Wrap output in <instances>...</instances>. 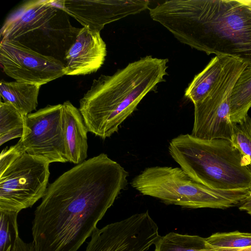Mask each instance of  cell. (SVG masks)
<instances>
[{"label":"cell","mask_w":251,"mask_h":251,"mask_svg":"<svg viewBox=\"0 0 251 251\" xmlns=\"http://www.w3.org/2000/svg\"><path fill=\"white\" fill-rule=\"evenodd\" d=\"M14 251H34L32 243H26L19 236L16 241Z\"/></svg>","instance_id":"cell-24"},{"label":"cell","mask_w":251,"mask_h":251,"mask_svg":"<svg viewBox=\"0 0 251 251\" xmlns=\"http://www.w3.org/2000/svg\"><path fill=\"white\" fill-rule=\"evenodd\" d=\"M242 2L251 7V0H241Z\"/></svg>","instance_id":"cell-26"},{"label":"cell","mask_w":251,"mask_h":251,"mask_svg":"<svg viewBox=\"0 0 251 251\" xmlns=\"http://www.w3.org/2000/svg\"><path fill=\"white\" fill-rule=\"evenodd\" d=\"M25 115L9 103L0 102V146L17 138L25 131Z\"/></svg>","instance_id":"cell-19"},{"label":"cell","mask_w":251,"mask_h":251,"mask_svg":"<svg viewBox=\"0 0 251 251\" xmlns=\"http://www.w3.org/2000/svg\"><path fill=\"white\" fill-rule=\"evenodd\" d=\"M227 56L216 55L196 75L185 89L184 96L195 104L204 100L219 81Z\"/></svg>","instance_id":"cell-16"},{"label":"cell","mask_w":251,"mask_h":251,"mask_svg":"<svg viewBox=\"0 0 251 251\" xmlns=\"http://www.w3.org/2000/svg\"><path fill=\"white\" fill-rule=\"evenodd\" d=\"M149 13L181 43L251 67V7L241 0H171Z\"/></svg>","instance_id":"cell-2"},{"label":"cell","mask_w":251,"mask_h":251,"mask_svg":"<svg viewBox=\"0 0 251 251\" xmlns=\"http://www.w3.org/2000/svg\"><path fill=\"white\" fill-rule=\"evenodd\" d=\"M247 66L239 59L227 56L218 82L204 100L194 104L192 135L204 140H231V94L237 79Z\"/></svg>","instance_id":"cell-7"},{"label":"cell","mask_w":251,"mask_h":251,"mask_svg":"<svg viewBox=\"0 0 251 251\" xmlns=\"http://www.w3.org/2000/svg\"><path fill=\"white\" fill-rule=\"evenodd\" d=\"M131 185L143 195L190 208H228L239 205L251 192L211 189L194 180L181 168L168 166L147 168Z\"/></svg>","instance_id":"cell-6"},{"label":"cell","mask_w":251,"mask_h":251,"mask_svg":"<svg viewBox=\"0 0 251 251\" xmlns=\"http://www.w3.org/2000/svg\"><path fill=\"white\" fill-rule=\"evenodd\" d=\"M160 236L148 211L94 231L84 251H146Z\"/></svg>","instance_id":"cell-10"},{"label":"cell","mask_w":251,"mask_h":251,"mask_svg":"<svg viewBox=\"0 0 251 251\" xmlns=\"http://www.w3.org/2000/svg\"><path fill=\"white\" fill-rule=\"evenodd\" d=\"M62 123L68 162L80 164L87 157L88 131L79 109L69 101L62 104Z\"/></svg>","instance_id":"cell-14"},{"label":"cell","mask_w":251,"mask_h":251,"mask_svg":"<svg viewBox=\"0 0 251 251\" xmlns=\"http://www.w3.org/2000/svg\"><path fill=\"white\" fill-rule=\"evenodd\" d=\"M50 163L26 153L21 154L0 175V211L19 213L44 196Z\"/></svg>","instance_id":"cell-8"},{"label":"cell","mask_w":251,"mask_h":251,"mask_svg":"<svg viewBox=\"0 0 251 251\" xmlns=\"http://www.w3.org/2000/svg\"><path fill=\"white\" fill-rule=\"evenodd\" d=\"M23 153L49 163L68 162L62 123V104L48 105L25 117V131L16 144Z\"/></svg>","instance_id":"cell-9"},{"label":"cell","mask_w":251,"mask_h":251,"mask_svg":"<svg viewBox=\"0 0 251 251\" xmlns=\"http://www.w3.org/2000/svg\"><path fill=\"white\" fill-rule=\"evenodd\" d=\"M58 4L83 27L100 32L108 24L149 8L146 0H61Z\"/></svg>","instance_id":"cell-12"},{"label":"cell","mask_w":251,"mask_h":251,"mask_svg":"<svg viewBox=\"0 0 251 251\" xmlns=\"http://www.w3.org/2000/svg\"><path fill=\"white\" fill-rule=\"evenodd\" d=\"M239 209L245 211L251 215V192L249 195L239 204Z\"/></svg>","instance_id":"cell-25"},{"label":"cell","mask_w":251,"mask_h":251,"mask_svg":"<svg viewBox=\"0 0 251 251\" xmlns=\"http://www.w3.org/2000/svg\"><path fill=\"white\" fill-rule=\"evenodd\" d=\"M251 107V67L247 66L237 79L230 97V120L238 123Z\"/></svg>","instance_id":"cell-17"},{"label":"cell","mask_w":251,"mask_h":251,"mask_svg":"<svg viewBox=\"0 0 251 251\" xmlns=\"http://www.w3.org/2000/svg\"><path fill=\"white\" fill-rule=\"evenodd\" d=\"M0 63L3 72L16 81L41 86L65 75L61 61L11 40H1Z\"/></svg>","instance_id":"cell-11"},{"label":"cell","mask_w":251,"mask_h":251,"mask_svg":"<svg viewBox=\"0 0 251 251\" xmlns=\"http://www.w3.org/2000/svg\"><path fill=\"white\" fill-rule=\"evenodd\" d=\"M128 172L102 153L50 184L34 213V251H77L127 184Z\"/></svg>","instance_id":"cell-1"},{"label":"cell","mask_w":251,"mask_h":251,"mask_svg":"<svg viewBox=\"0 0 251 251\" xmlns=\"http://www.w3.org/2000/svg\"><path fill=\"white\" fill-rule=\"evenodd\" d=\"M230 141L247 159L251 169V118L248 114L239 123H233Z\"/></svg>","instance_id":"cell-22"},{"label":"cell","mask_w":251,"mask_h":251,"mask_svg":"<svg viewBox=\"0 0 251 251\" xmlns=\"http://www.w3.org/2000/svg\"><path fill=\"white\" fill-rule=\"evenodd\" d=\"M18 213L0 211V251H14L17 239L20 236Z\"/></svg>","instance_id":"cell-21"},{"label":"cell","mask_w":251,"mask_h":251,"mask_svg":"<svg viewBox=\"0 0 251 251\" xmlns=\"http://www.w3.org/2000/svg\"><path fill=\"white\" fill-rule=\"evenodd\" d=\"M205 240L208 247L214 251H226L251 246V233L238 231L216 233Z\"/></svg>","instance_id":"cell-20"},{"label":"cell","mask_w":251,"mask_h":251,"mask_svg":"<svg viewBox=\"0 0 251 251\" xmlns=\"http://www.w3.org/2000/svg\"><path fill=\"white\" fill-rule=\"evenodd\" d=\"M106 54V45L100 32L83 27L66 53L65 75H85L96 72L103 64Z\"/></svg>","instance_id":"cell-13"},{"label":"cell","mask_w":251,"mask_h":251,"mask_svg":"<svg viewBox=\"0 0 251 251\" xmlns=\"http://www.w3.org/2000/svg\"><path fill=\"white\" fill-rule=\"evenodd\" d=\"M22 154L16 145L3 150L0 155V175Z\"/></svg>","instance_id":"cell-23"},{"label":"cell","mask_w":251,"mask_h":251,"mask_svg":"<svg viewBox=\"0 0 251 251\" xmlns=\"http://www.w3.org/2000/svg\"><path fill=\"white\" fill-rule=\"evenodd\" d=\"M41 85L14 81L0 82V95L5 102L25 115L36 110Z\"/></svg>","instance_id":"cell-15"},{"label":"cell","mask_w":251,"mask_h":251,"mask_svg":"<svg viewBox=\"0 0 251 251\" xmlns=\"http://www.w3.org/2000/svg\"><path fill=\"white\" fill-rule=\"evenodd\" d=\"M169 152L181 169L208 188L251 191V169L231 141L204 140L180 134L170 142Z\"/></svg>","instance_id":"cell-4"},{"label":"cell","mask_w":251,"mask_h":251,"mask_svg":"<svg viewBox=\"0 0 251 251\" xmlns=\"http://www.w3.org/2000/svg\"><path fill=\"white\" fill-rule=\"evenodd\" d=\"M168 61L146 56L94 79L79 101L88 132L103 139L117 132L145 96L165 81Z\"/></svg>","instance_id":"cell-3"},{"label":"cell","mask_w":251,"mask_h":251,"mask_svg":"<svg viewBox=\"0 0 251 251\" xmlns=\"http://www.w3.org/2000/svg\"><path fill=\"white\" fill-rule=\"evenodd\" d=\"M154 245V251H214L204 238L175 232L160 236Z\"/></svg>","instance_id":"cell-18"},{"label":"cell","mask_w":251,"mask_h":251,"mask_svg":"<svg viewBox=\"0 0 251 251\" xmlns=\"http://www.w3.org/2000/svg\"><path fill=\"white\" fill-rule=\"evenodd\" d=\"M57 0H29L5 21L1 40L17 42L65 65V55L80 28L73 26Z\"/></svg>","instance_id":"cell-5"}]
</instances>
